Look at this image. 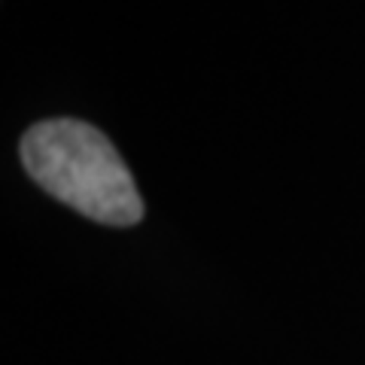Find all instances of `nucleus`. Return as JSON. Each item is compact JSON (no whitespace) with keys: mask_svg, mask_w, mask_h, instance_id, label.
Returning <instances> with one entry per match:
<instances>
[{"mask_svg":"<svg viewBox=\"0 0 365 365\" xmlns=\"http://www.w3.org/2000/svg\"><path fill=\"white\" fill-rule=\"evenodd\" d=\"M21 162L40 189L104 225L143 220V201L131 170L95 125L46 119L21 137Z\"/></svg>","mask_w":365,"mask_h":365,"instance_id":"nucleus-1","label":"nucleus"}]
</instances>
